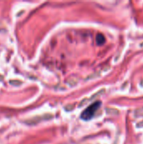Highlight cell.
<instances>
[{"mask_svg":"<svg viewBox=\"0 0 143 144\" xmlns=\"http://www.w3.org/2000/svg\"><path fill=\"white\" fill-rule=\"evenodd\" d=\"M101 105V103L99 101H97V102H94V104H92L91 105H89V107L86 109L82 113L81 115V117L83 119V120H90L94 116L95 112L98 110V109L99 108V106Z\"/></svg>","mask_w":143,"mask_h":144,"instance_id":"1","label":"cell"},{"mask_svg":"<svg viewBox=\"0 0 143 144\" xmlns=\"http://www.w3.org/2000/svg\"><path fill=\"white\" fill-rule=\"evenodd\" d=\"M96 41L98 45H102V44H104L105 42V38L102 34H98L96 37Z\"/></svg>","mask_w":143,"mask_h":144,"instance_id":"2","label":"cell"},{"mask_svg":"<svg viewBox=\"0 0 143 144\" xmlns=\"http://www.w3.org/2000/svg\"><path fill=\"white\" fill-rule=\"evenodd\" d=\"M10 84L14 85V86H18L22 84V82L20 80H10Z\"/></svg>","mask_w":143,"mask_h":144,"instance_id":"3","label":"cell"}]
</instances>
